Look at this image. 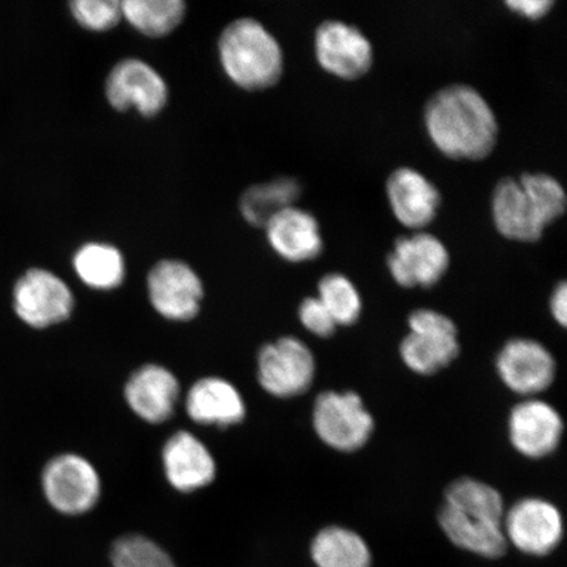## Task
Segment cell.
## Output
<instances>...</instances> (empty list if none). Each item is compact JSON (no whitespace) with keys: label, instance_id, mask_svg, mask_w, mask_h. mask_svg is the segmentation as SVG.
Wrapping results in <instances>:
<instances>
[{"label":"cell","instance_id":"obj_4","mask_svg":"<svg viewBox=\"0 0 567 567\" xmlns=\"http://www.w3.org/2000/svg\"><path fill=\"white\" fill-rule=\"evenodd\" d=\"M409 336L401 357L411 371L434 374L456 359L460 346L455 323L435 310L420 309L409 317Z\"/></svg>","mask_w":567,"mask_h":567},{"label":"cell","instance_id":"obj_25","mask_svg":"<svg viewBox=\"0 0 567 567\" xmlns=\"http://www.w3.org/2000/svg\"><path fill=\"white\" fill-rule=\"evenodd\" d=\"M182 0H124L123 19L147 38H163L176 30L186 17Z\"/></svg>","mask_w":567,"mask_h":567},{"label":"cell","instance_id":"obj_16","mask_svg":"<svg viewBox=\"0 0 567 567\" xmlns=\"http://www.w3.org/2000/svg\"><path fill=\"white\" fill-rule=\"evenodd\" d=\"M508 432L517 452L529 458H542L556 451L561 441L563 417L547 402L524 401L513 409Z\"/></svg>","mask_w":567,"mask_h":567},{"label":"cell","instance_id":"obj_10","mask_svg":"<svg viewBox=\"0 0 567 567\" xmlns=\"http://www.w3.org/2000/svg\"><path fill=\"white\" fill-rule=\"evenodd\" d=\"M105 95L116 111L136 110L144 117H154L165 109L168 89L158 71L148 63L126 59L110 71Z\"/></svg>","mask_w":567,"mask_h":567},{"label":"cell","instance_id":"obj_21","mask_svg":"<svg viewBox=\"0 0 567 567\" xmlns=\"http://www.w3.org/2000/svg\"><path fill=\"white\" fill-rule=\"evenodd\" d=\"M186 410L194 422L219 427L243 422L246 414L243 395L236 386L218 378L197 381L187 395Z\"/></svg>","mask_w":567,"mask_h":567},{"label":"cell","instance_id":"obj_20","mask_svg":"<svg viewBox=\"0 0 567 567\" xmlns=\"http://www.w3.org/2000/svg\"><path fill=\"white\" fill-rule=\"evenodd\" d=\"M272 250L290 264H305L323 251V239L317 218L292 207L279 213L266 226Z\"/></svg>","mask_w":567,"mask_h":567},{"label":"cell","instance_id":"obj_9","mask_svg":"<svg viewBox=\"0 0 567 567\" xmlns=\"http://www.w3.org/2000/svg\"><path fill=\"white\" fill-rule=\"evenodd\" d=\"M507 544L532 557H545L556 550L564 537L559 509L540 498L522 499L503 517Z\"/></svg>","mask_w":567,"mask_h":567},{"label":"cell","instance_id":"obj_30","mask_svg":"<svg viewBox=\"0 0 567 567\" xmlns=\"http://www.w3.org/2000/svg\"><path fill=\"white\" fill-rule=\"evenodd\" d=\"M299 316L303 328L317 337L329 338L337 330L338 324L318 297H309L301 303Z\"/></svg>","mask_w":567,"mask_h":567},{"label":"cell","instance_id":"obj_12","mask_svg":"<svg viewBox=\"0 0 567 567\" xmlns=\"http://www.w3.org/2000/svg\"><path fill=\"white\" fill-rule=\"evenodd\" d=\"M450 264V252L442 239L425 231L396 239L388 258L390 275L403 288L435 286Z\"/></svg>","mask_w":567,"mask_h":567},{"label":"cell","instance_id":"obj_8","mask_svg":"<svg viewBox=\"0 0 567 567\" xmlns=\"http://www.w3.org/2000/svg\"><path fill=\"white\" fill-rule=\"evenodd\" d=\"M316 360L300 339L286 337L267 344L258 357V380L269 394L290 399L300 395L315 380Z\"/></svg>","mask_w":567,"mask_h":567},{"label":"cell","instance_id":"obj_14","mask_svg":"<svg viewBox=\"0 0 567 567\" xmlns=\"http://www.w3.org/2000/svg\"><path fill=\"white\" fill-rule=\"evenodd\" d=\"M496 370L513 392L532 395L550 386L555 380L556 363L543 344L519 338L503 347L496 359Z\"/></svg>","mask_w":567,"mask_h":567},{"label":"cell","instance_id":"obj_28","mask_svg":"<svg viewBox=\"0 0 567 567\" xmlns=\"http://www.w3.org/2000/svg\"><path fill=\"white\" fill-rule=\"evenodd\" d=\"M111 567H176L174 559L157 543L142 535H125L113 543Z\"/></svg>","mask_w":567,"mask_h":567},{"label":"cell","instance_id":"obj_13","mask_svg":"<svg viewBox=\"0 0 567 567\" xmlns=\"http://www.w3.org/2000/svg\"><path fill=\"white\" fill-rule=\"evenodd\" d=\"M147 289L154 309L172 321H189L200 310L203 282L184 261H158L148 274Z\"/></svg>","mask_w":567,"mask_h":567},{"label":"cell","instance_id":"obj_26","mask_svg":"<svg viewBox=\"0 0 567 567\" xmlns=\"http://www.w3.org/2000/svg\"><path fill=\"white\" fill-rule=\"evenodd\" d=\"M318 299L328 309L339 326H350L358 321L363 302L353 282L342 274L323 276L318 284Z\"/></svg>","mask_w":567,"mask_h":567},{"label":"cell","instance_id":"obj_19","mask_svg":"<svg viewBox=\"0 0 567 567\" xmlns=\"http://www.w3.org/2000/svg\"><path fill=\"white\" fill-rule=\"evenodd\" d=\"M166 477L176 491L190 493L210 484L216 477L212 453L187 431L176 432L163 449Z\"/></svg>","mask_w":567,"mask_h":567},{"label":"cell","instance_id":"obj_15","mask_svg":"<svg viewBox=\"0 0 567 567\" xmlns=\"http://www.w3.org/2000/svg\"><path fill=\"white\" fill-rule=\"evenodd\" d=\"M386 195L396 221L416 231L435 221L442 205L435 184L411 167H400L390 174Z\"/></svg>","mask_w":567,"mask_h":567},{"label":"cell","instance_id":"obj_7","mask_svg":"<svg viewBox=\"0 0 567 567\" xmlns=\"http://www.w3.org/2000/svg\"><path fill=\"white\" fill-rule=\"evenodd\" d=\"M49 505L65 515H82L101 498V478L89 460L66 453L49 461L42 472Z\"/></svg>","mask_w":567,"mask_h":567},{"label":"cell","instance_id":"obj_11","mask_svg":"<svg viewBox=\"0 0 567 567\" xmlns=\"http://www.w3.org/2000/svg\"><path fill=\"white\" fill-rule=\"evenodd\" d=\"M315 51L319 66L343 81H357L370 73L373 48L357 27L340 20L323 21L317 28Z\"/></svg>","mask_w":567,"mask_h":567},{"label":"cell","instance_id":"obj_5","mask_svg":"<svg viewBox=\"0 0 567 567\" xmlns=\"http://www.w3.org/2000/svg\"><path fill=\"white\" fill-rule=\"evenodd\" d=\"M74 296L68 284L44 268H31L12 290L17 316L34 329L51 328L73 313Z\"/></svg>","mask_w":567,"mask_h":567},{"label":"cell","instance_id":"obj_6","mask_svg":"<svg viewBox=\"0 0 567 567\" xmlns=\"http://www.w3.org/2000/svg\"><path fill=\"white\" fill-rule=\"evenodd\" d=\"M313 425L321 441L340 452H353L372 435L373 417L353 392H326L318 396L313 410Z\"/></svg>","mask_w":567,"mask_h":567},{"label":"cell","instance_id":"obj_24","mask_svg":"<svg viewBox=\"0 0 567 567\" xmlns=\"http://www.w3.org/2000/svg\"><path fill=\"white\" fill-rule=\"evenodd\" d=\"M73 266L78 278L92 289H115L125 279L123 254L112 245H83L74 255Z\"/></svg>","mask_w":567,"mask_h":567},{"label":"cell","instance_id":"obj_29","mask_svg":"<svg viewBox=\"0 0 567 567\" xmlns=\"http://www.w3.org/2000/svg\"><path fill=\"white\" fill-rule=\"evenodd\" d=\"M70 12L78 24L91 32L111 31L123 19L122 2L117 0H74Z\"/></svg>","mask_w":567,"mask_h":567},{"label":"cell","instance_id":"obj_2","mask_svg":"<svg viewBox=\"0 0 567 567\" xmlns=\"http://www.w3.org/2000/svg\"><path fill=\"white\" fill-rule=\"evenodd\" d=\"M505 505L494 487L461 478L446 488L439 523L456 547L484 558H499L508 544L503 532Z\"/></svg>","mask_w":567,"mask_h":567},{"label":"cell","instance_id":"obj_23","mask_svg":"<svg viewBox=\"0 0 567 567\" xmlns=\"http://www.w3.org/2000/svg\"><path fill=\"white\" fill-rule=\"evenodd\" d=\"M310 556L317 567H372V553L364 538L339 526L318 532Z\"/></svg>","mask_w":567,"mask_h":567},{"label":"cell","instance_id":"obj_3","mask_svg":"<svg viewBox=\"0 0 567 567\" xmlns=\"http://www.w3.org/2000/svg\"><path fill=\"white\" fill-rule=\"evenodd\" d=\"M225 74L246 91L271 89L281 80L284 55L279 41L251 18L234 20L218 41Z\"/></svg>","mask_w":567,"mask_h":567},{"label":"cell","instance_id":"obj_22","mask_svg":"<svg viewBox=\"0 0 567 567\" xmlns=\"http://www.w3.org/2000/svg\"><path fill=\"white\" fill-rule=\"evenodd\" d=\"M302 194V186L295 177H278L248 187L239 200L246 221L255 228H266L282 210L295 207Z\"/></svg>","mask_w":567,"mask_h":567},{"label":"cell","instance_id":"obj_31","mask_svg":"<svg viewBox=\"0 0 567 567\" xmlns=\"http://www.w3.org/2000/svg\"><path fill=\"white\" fill-rule=\"evenodd\" d=\"M509 11L532 21L542 20L548 16L555 2L553 0H508Z\"/></svg>","mask_w":567,"mask_h":567},{"label":"cell","instance_id":"obj_18","mask_svg":"<svg viewBox=\"0 0 567 567\" xmlns=\"http://www.w3.org/2000/svg\"><path fill=\"white\" fill-rule=\"evenodd\" d=\"M179 392V382L166 368L145 365L127 381L125 400L141 420L157 424L174 414Z\"/></svg>","mask_w":567,"mask_h":567},{"label":"cell","instance_id":"obj_27","mask_svg":"<svg viewBox=\"0 0 567 567\" xmlns=\"http://www.w3.org/2000/svg\"><path fill=\"white\" fill-rule=\"evenodd\" d=\"M517 179L534 204L545 229L565 215L567 197L563 184L556 177L544 173H527Z\"/></svg>","mask_w":567,"mask_h":567},{"label":"cell","instance_id":"obj_17","mask_svg":"<svg viewBox=\"0 0 567 567\" xmlns=\"http://www.w3.org/2000/svg\"><path fill=\"white\" fill-rule=\"evenodd\" d=\"M492 215L496 230L514 243L535 244L544 236L545 226L517 177H503L496 183Z\"/></svg>","mask_w":567,"mask_h":567},{"label":"cell","instance_id":"obj_1","mask_svg":"<svg viewBox=\"0 0 567 567\" xmlns=\"http://www.w3.org/2000/svg\"><path fill=\"white\" fill-rule=\"evenodd\" d=\"M424 126L439 152L456 161H482L498 141L499 125L486 99L467 84H451L432 95Z\"/></svg>","mask_w":567,"mask_h":567},{"label":"cell","instance_id":"obj_32","mask_svg":"<svg viewBox=\"0 0 567 567\" xmlns=\"http://www.w3.org/2000/svg\"><path fill=\"white\" fill-rule=\"evenodd\" d=\"M550 311L556 321L565 328L567 322V286L565 281L559 282L553 292Z\"/></svg>","mask_w":567,"mask_h":567}]
</instances>
